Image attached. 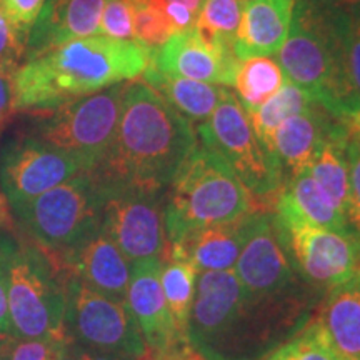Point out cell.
Returning <instances> with one entry per match:
<instances>
[{"label":"cell","instance_id":"1","mask_svg":"<svg viewBox=\"0 0 360 360\" xmlns=\"http://www.w3.org/2000/svg\"><path fill=\"white\" fill-rule=\"evenodd\" d=\"M322 290L259 300L247 295L233 270L197 274L187 342L205 360H259L300 330Z\"/></svg>","mask_w":360,"mask_h":360},{"label":"cell","instance_id":"14","mask_svg":"<svg viewBox=\"0 0 360 360\" xmlns=\"http://www.w3.org/2000/svg\"><path fill=\"white\" fill-rule=\"evenodd\" d=\"M79 172L84 167L74 157L30 134L12 139L0 150V192L12 212Z\"/></svg>","mask_w":360,"mask_h":360},{"label":"cell","instance_id":"43","mask_svg":"<svg viewBox=\"0 0 360 360\" xmlns=\"http://www.w3.org/2000/svg\"><path fill=\"white\" fill-rule=\"evenodd\" d=\"M169 2L182 4V6L191 8V11L195 13V15H197V11H199V6H200V0H169Z\"/></svg>","mask_w":360,"mask_h":360},{"label":"cell","instance_id":"8","mask_svg":"<svg viewBox=\"0 0 360 360\" xmlns=\"http://www.w3.org/2000/svg\"><path fill=\"white\" fill-rule=\"evenodd\" d=\"M197 134L202 146L215 152L244 184L255 207L272 210L274 200L283 186L282 170L259 141L236 94L225 87L220 89L217 107L205 122L197 125Z\"/></svg>","mask_w":360,"mask_h":360},{"label":"cell","instance_id":"38","mask_svg":"<svg viewBox=\"0 0 360 360\" xmlns=\"http://www.w3.org/2000/svg\"><path fill=\"white\" fill-rule=\"evenodd\" d=\"M15 89H13V74L0 69V130L15 114Z\"/></svg>","mask_w":360,"mask_h":360},{"label":"cell","instance_id":"35","mask_svg":"<svg viewBox=\"0 0 360 360\" xmlns=\"http://www.w3.org/2000/svg\"><path fill=\"white\" fill-rule=\"evenodd\" d=\"M27 42L29 34L17 29L0 8V69L15 74L27 53Z\"/></svg>","mask_w":360,"mask_h":360},{"label":"cell","instance_id":"19","mask_svg":"<svg viewBox=\"0 0 360 360\" xmlns=\"http://www.w3.org/2000/svg\"><path fill=\"white\" fill-rule=\"evenodd\" d=\"M297 0H250L242 12L233 53L238 60L272 57L289 35Z\"/></svg>","mask_w":360,"mask_h":360},{"label":"cell","instance_id":"7","mask_svg":"<svg viewBox=\"0 0 360 360\" xmlns=\"http://www.w3.org/2000/svg\"><path fill=\"white\" fill-rule=\"evenodd\" d=\"M103 200L102 180L84 170L12 214L27 240L52 257L101 229Z\"/></svg>","mask_w":360,"mask_h":360},{"label":"cell","instance_id":"2","mask_svg":"<svg viewBox=\"0 0 360 360\" xmlns=\"http://www.w3.org/2000/svg\"><path fill=\"white\" fill-rule=\"evenodd\" d=\"M195 148L197 134L191 120L150 85L129 82L114 142L90 172L112 186L167 191Z\"/></svg>","mask_w":360,"mask_h":360},{"label":"cell","instance_id":"5","mask_svg":"<svg viewBox=\"0 0 360 360\" xmlns=\"http://www.w3.org/2000/svg\"><path fill=\"white\" fill-rule=\"evenodd\" d=\"M342 7L297 0L289 35L276 60L285 79L330 114L345 117L340 69Z\"/></svg>","mask_w":360,"mask_h":360},{"label":"cell","instance_id":"30","mask_svg":"<svg viewBox=\"0 0 360 360\" xmlns=\"http://www.w3.org/2000/svg\"><path fill=\"white\" fill-rule=\"evenodd\" d=\"M310 103H312V101L305 96L302 90L285 79L282 87L259 110H255L254 114H247L252 127H254V132L257 134L259 141L267 148L269 154L270 146H272V137L278 125L283 120L289 119L290 115H295L307 109Z\"/></svg>","mask_w":360,"mask_h":360},{"label":"cell","instance_id":"39","mask_svg":"<svg viewBox=\"0 0 360 360\" xmlns=\"http://www.w3.org/2000/svg\"><path fill=\"white\" fill-rule=\"evenodd\" d=\"M13 340H15V335H13L11 312H8L7 295L2 278H0V349L7 347Z\"/></svg>","mask_w":360,"mask_h":360},{"label":"cell","instance_id":"11","mask_svg":"<svg viewBox=\"0 0 360 360\" xmlns=\"http://www.w3.org/2000/svg\"><path fill=\"white\" fill-rule=\"evenodd\" d=\"M272 215L292 265L315 289L328 292L360 274V238L352 231L315 227L282 210Z\"/></svg>","mask_w":360,"mask_h":360},{"label":"cell","instance_id":"33","mask_svg":"<svg viewBox=\"0 0 360 360\" xmlns=\"http://www.w3.org/2000/svg\"><path fill=\"white\" fill-rule=\"evenodd\" d=\"M345 120V154L349 165V229L360 238V114L344 117Z\"/></svg>","mask_w":360,"mask_h":360},{"label":"cell","instance_id":"24","mask_svg":"<svg viewBox=\"0 0 360 360\" xmlns=\"http://www.w3.org/2000/svg\"><path fill=\"white\" fill-rule=\"evenodd\" d=\"M143 82L167 101L175 110L197 125L205 122L220 101L217 85L165 74L148 62L143 72Z\"/></svg>","mask_w":360,"mask_h":360},{"label":"cell","instance_id":"3","mask_svg":"<svg viewBox=\"0 0 360 360\" xmlns=\"http://www.w3.org/2000/svg\"><path fill=\"white\" fill-rule=\"evenodd\" d=\"M150 51L137 40L75 39L25 58L13 74L17 112H45L110 85L137 79Z\"/></svg>","mask_w":360,"mask_h":360},{"label":"cell","instance_id":"27","mask_svg":"<svg viewBox=\"0 0 360 360\" xmlns=\"http://www.w3.org/2000/svg\"><path fill=\"white\" fill-rule=\"evenodd\" d=\"M283 82L285 75L276 58L254 57L240 60L233 87L237 89V98L244 110L247 114H254L282 87Z\"/></svg>","mask_w":360,"mask_h":360},{"label":"cell","instance_id":"23","mask_svg":"<svg viewBox=\"0 0 360 360\" xmlns=\"http://www.w3.org/2000/svg\"><path fill=\"white\" fill-rule=\"evenodd\" d=\"M249 215L237 222L200 229L180 242H169V244H177L197 272L232 270L245 244Z\"/></svg>","mask_w":360,"mask_h":360},{"label":"cell","instance_id":"17","mask_svg":"<svg viewBox=\"0 0 360 360\" xmlns=\"http://www.w3.org/2000/svg\"><path fill=\"white\" fill-rule=\"evenodd\" d=\"M150 64L165 74L233 87L240 60L210 47L195 25L179 30L162 47L150 51Z\"/></svg>","mask_w":360,"mask_h":360},{"label":"cell","instance_id":"50","mask_svg":"<svg viewBox=\"0 0 360 360\" xmlns=\"http://www.w3.org/2000/svg\"><path fill=\"white\" fill-rule=\"evenodd\" d=\"M0 225H2V220H0Z\"/></svg>","mask_w":360,"mask_h":360},{"label":"cell","instance_id":"20","mask_svg":"<svg viewBox=\"0 0 360 360\" xmlns=\"http://www.w3.org/2000/svg\"><path fill=\"white\" fill-rule=\"evenodd\" d=\"M339 117L312 102L307 109L290 115L278 125L272 137L270 154L282 170L283 182L307 170L319 143Z\"/></svg>","mask_w":360,"mask_h":360},{"label":"cell","instance_id":"4","mask_svg":"<svg viewBox=\"0 0 360 360\" xmlns=\"http://www.w3.org/2000/svg\"><path fill=\"white\" fill-rule=\"evenodd\" d=\"M165 199L167 242H180L212 225L237 222L257 209L231 167L204 146L184 162Z\"/></svg>","mask_w":360,"mask_h":360},{"label":"cell","instance_id":"18","mask_svg":"<svg viewBox=\"0 0 360 360\" xmlns=\"http://www.w3.org/2000/svg\"><path fill=\"white\" fill-rule=\"evenodd\" d=\"M105 0H47L29 32L25 57L101 34Z\"/></svg>","mask_w":360,"mask_h":360},{"label":"cell","instance_id":"36","mask_svg":"<svg viewBox=\"0 0 360 360\" xmlns=\"http://www.w3.org/2000/svg\"><path fill=\"white\" fill-rule=\"evenodd\" d=\"M101 34L115 40L135 39L134 4L127 0H105L101 20Z\"/></svg>","mask_w":360,"mask_h":360},{"label":"cell","instance_id":"9","mask_svg":"<svg viewBox=\"0 0 360 360\" xmlns=\"http://www.w3.org/2000/svg\"><path fill=\"white\" fill-rule=\"evenodd\" d=\"M127 84L72 98L52 110L35 112L29 134L72 155L84 170H94L114 142Z\"/></svg>","mask_w":360,"mask_h":360},{"label":"cell","instance_id":"16","mask_svg":"<svg viewBox=\"0 0 360 360\" xmlns=\"http://www.w3.org/2000/svg\"><path fill=\"white\" fill-rule=\"evenodd\" d=\"M51 260L65 277H75L94 290L127 302L132 264L125 259L115 242L101 229Z\"/></svg>","mask_w":360,"mask_h":360},{"label":"cell","instance_id":"10","mask_svg":"<svg viewBox=\"0 0 360 360\" xmlns=\"http://www.w3.org/2000/svg\"><path fill=\"white\" fill-rule=\"evenodd\" d=\"M62 277L67 295L65 332L74 344L134 360L148 357L127 302L103 295L75 277Z\"/></svg>","mask_w":360,"mask_h":360},{"label":"cell","instance_id":"13","mask_svg":"<svg viewBox=\"0 0 360 360\" xmlns=\"http://www.w3.org/2000/svg\"><path fill=\"white\" fill-rule=\"evenodd\" d=\"M232 270L252 299H278L312 287L292 265L277 232L272 210L255 209L249 215L245 244Z\"/></svg>","mask_w":360,"mask_h":360},{"label":"cell","instance_id":"46","mask_svg":"<svg viewBox=\"0 0 360 360\" xmlns=\"http://www.w3.org/2000/svg\"><path fill=\"white\" fill-rule=\"evenodd\" d=\"M127 2H130V4H135V2H142V0H127Z\"/></svg>","mask_w":360,"mask_h":360},{"label":"cell","instance_id":"15","mask_svg":"<svg viewBox=\"0 0 360 360\" xmlns=\"http://www.w3.org/2000/svg\"><path fill=\"white\" fill-rule=\"evenodd\" d=\"M162 259H146L132 264L127 305L148 350V359L174 360L191 349L180 335L160 285Z\"/></svg>","mask_w":360,"mask_h":360},{"label":"cell","instance_id":"47","mask_svg":"<svg viewBox=\"0 0 360 360\" xmlns=\"http://www.w3.org/2000/svg\"><path fill=\"white\" fill-rule=\"evenodd\" d=\"M2 199H4V195H2V192H0V204H4Z\"/></svg>","mask_w":360,"mask_h":360},{"label":"cell","instance_id":"22","mask_svg":"<svg viewBox=\"0 0 360 360\" xmlns=\"http://www.w3.org/2000/svg\"><path fill=\"white\" fill-rule=\"evenodd\" d=\"M272 210L289 212L315 227L335 232H349L347 217L330 197L319 187L309 170L292 175L283 182L274 200Z\"/></svg>","mask_w":360,"mask_h":360},{"label":"cell","instance_id":"44","mask_svg":"<svg viewBox=\"0 0 360 360\" xmlns=\"http://www.w3.org/2000/svg\"><path fill=\"white\" fill-rule=\"evenodd\" d=\"M174 360H205V359H202L199 354H195L192 349H188L184 354H180L179 357H175Z\"/></svg>","mask_w":360,"mask_h":360},{"label":"cell","instance_id":"32","mask_svg":"<svg viewBox=\"0 0 360 360\" xmlns=\"http://www.w3.org/2000/svg\"><path fill=\"white\" fill-rule=\"evenodd\" d=\"M167 0H142L134 4V35L148 51H155L177 32L167 12Z\"/></svg>","mask_w":360,"mask_h":360},{"label":"cell","instance_id":"29","mask_svg":"<svg viewBox=\"0 0 360 360\" xmlns=\"http://www.w3.org/2000/svg\"><path fill=\"white\" fill-rule=\"evenodd\" d=\"M244 2L240 0H200L195 29L200 37L217 52L233 53ZM236 56V53H233Z\"/></svg>","mask_w":360,"mask_h":360},{"label":"cell","instance_id":"31","mask_svg":"<svg viewBox=\"0 0 360 360\" xmlns=\"http://www.w3.org/2000/svg\"><path fill=\"white\" fill-rule=\"evenodd\" d=\"M259 360H342L328 339L326 328L317 319H312Z\"/></svg>","mask_w":360,"mask_h":360},{"label":"cell","instance_id":"21","mask_svg":"<svg viewBox=\"0 0 360 360\" xmlns=\"http://www.w3.org/2000/svg\"><path fill=\"white\" fill-rule=\"evenodd\" d=\"M315 315L340 359L360 360V274L328 290Z\"/></svg>","mask_w":360,"mask_h":360},{"label":"cell","instance_id":"25","mask_svg":"<svg viewBox=\"0 0 360 360\" xmlns=\"http://www.w3.org/2000/svg\"><path fill=\"white\" fill-rule=\"evenodd\" d=\"M307 170L345 215L349 202V165L345 154L344 117H339L323 135Z\"/></svg>","mask_w":360,"mask_h":360},{"label":"cell","instance_id":"41","mask_svg":"<svg viewBox=\"0 0 360 360\" xmlns=\"http://www.w3.org/2000/svg\"><path fill=\"white\" fill-rule=\"evenodd\" d=\"M70 360H134V359L119 357V355L97 352V350H90V349L80 347V345L74 344V349H72Z\"/></svg>","mask_w":360,"mask_h":360},{"label":"cell","instance_id":"51","mask_svg":"<svg viewBox=\"0 0 360 360\" xmlns=\"http://www.w3.org/2000/svg\"><path fill=\"white\" fill-rule=\"evenodd\" d=\"M342 360H347V359H342Z\"/></svg>","mask_w":360,"mask_h":360},{"label":"cell","instance_id":"12","mask_svg":"<svg viewBox=\"0 0 360 360\" xmlns=\"http://www.w3.org/2000/svg\"><path fill=\"white\" fill-rule=\"evenodd\" d=\"M103 184V182H102ZM105 187L102 229L130 264L162 259L167 247L165 191H147L132 186Z\"/></svg>","mask_w":360,"mask_h":360},{"label":"cell","instance_id":"34","mask_svg":"<svg viewBox=\"0 0 360 360\" xmlns=\"http://www.w3.org/2000/svg\"><path fill=\"white\" fill-rule=\"evenodd\" d=\"M74 340L65 337L15 339L0 349V360H70Z\"/></svg>","mask_w":360,"mask_h":360},{"label":"cell","instance_id":"6","mask_svg":"<svg viewBox=\"0 0 360 360\" xmlns=\"http://www.w3.org/2000/svg\"><path fill=\"white\" fill-rule=\"evenodd\" d=\"M0 278L15 339L67 335L64 277L42 249L25 237H0Z\"/></svg>","mask_w":360,"mask_h":360},{"label":"cell","instance_id":"28","mask_svg":"<svg viewBox=\"0 0 360 360\" xmlns=\"http://www.w3.org/2000/svg\"><path fill=\"white\" fill-rule=\"evenodd\" d=\"M340 69L345 117L360 114V4L342 7Z\"/></svg>","mask_w":360,"mask_h":360},{"label":"cell","instance_id":"48","mask_svg":"<svg viewBox=\"0 0 360 360\" xmlns=\"http://www.w3.org/2000/svg\"><path fill=\"white\" fill-rule=\"evenodd\" d=\"M240 2H245L247 4V2H250V0H240Z\"/></svg>","mask_w":360,"mask_h":360},{"label":"cell","instance_id":"40","mask_svg":"<svg viewBox=\"0 0 360 360\" xmlns=\"http://www.w3.org/2000/svg\"><path fill=\"white\" fill-rule=\"evenodd\" d=\"M165 12H167L170 22H172L175 30H184V29H188V27H192L195 24V19L197 15L193 13L191 8L182 6V4L179 2H169L165 4Z\"/></svg>","mask_w":360,"mask_h":360},{"label":"cell","instance_id":"37","mask_svg":"<svg viewBox=\"0 0 360 360\" xmlns=\"http://www.w3.org/2000/svg\"><path fill=\"white\" fill-rule=\"evenodd\" d=\"M47 0H0L6 17L22 32L29 34Z\"/></svg>","mask_w":360,"mask_h":360},{"label":"cell","instance_id":"26","mask_svg":"<svg viewBox=\"0 0 360 360\" xmlns=\"http://www.w3.org/2000/svg\"><path fill=\"white\" fill-rule=\"evenodd\" d=\"M197 269L177 244L165 247L160 264V285L180 335L187 340V327L195 299Z\"/></svg>","mask_w":360,"mask_h":360},{"label":"cell","instance_id":"45","mask_svg":"<svg viewBox=\"0 0 360 360\" xmlns=\"http://www.w3.org/2000/svg\"><path fill=\"white\" fill-rule=\"evenodd\" d=\"M6 217H7V214H6V207H4V204H0V220H6Z\"/></svg>","mask_w":360,"mask_h":360},{"label":"cell","instance_id":"49","mask_svg":"<svg viewBox=\"0 0 360 360\" xmlns=\"http://www.w3.org/2000/svg\"><path fill=\"white\" fill-rule=\"evenodd\" d=\"M143 360H155V359H148V357H147V359H143Z\"/></svg>","mask_w":360,"mask_h":360},{"label":"cell","instance_id":"42","mask_svg":"<svg viewBox=\"0 0 360 360\" xmlns=\"http://www.w3.org/2000/svg\"><path fill=\"white\" fill-rule=\"evenodd\" d=\"M315 2L323 4V6H332V7H352V6H359L360 0H315Z\"/></svg>","mask_w":360,"mask_h":360}]
</instances>
